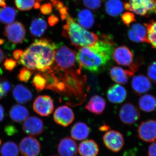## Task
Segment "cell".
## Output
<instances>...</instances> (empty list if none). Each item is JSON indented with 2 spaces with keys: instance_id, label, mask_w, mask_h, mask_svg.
<instances>
[{
  "instance_id": "cell-8",
  "label": "cell",
  "mask_w": 156,
  "mask_h": 156,
  "mask_svg": "<svg viewBox=\"0 0 156 156\" xmlns=\"http://www.w3.org/2000/svg\"><path fill=\"white\" fill-rule=\"evenodd\" d=\"M119 117L124 124L132 125L140 119V113L136 105L132 103H126L120 108Z\"/></svg>"
},
{
  "instance_id": "cell-22",
  "label": "cell",
  "mask_w": 156,
  "mask_h": 156,
  "mask_svg": "<svg viewBox=\"0 0 156 156\" xmlns=\"http://www.w3.org/2000/svg\"><path fill=\"white\" fill-rule=\"evenodd\" d=\"M14 99L18 103L25 104L30 101L33 98L30 90L22 84L16 85L12 92Z\"/></svg>"
},
{
  "instance_id": "cell-45",
  "label": "cell",
  "mask_w": 156,
  "mask_h": 156,
  "mask_svg": "<svg viewBox=\"0 0 156 156\" xmlns=\"http://www.w3.org/2000/svg\"><path fill=\"white\" fill-rule=\"evenodd\" d=\"M59 21V19L58 17H56L55 15L52 14L50 15L48 18V23L50 26L53 27L56 25L58 23Z\"/></svg>"
},
{
  "instance_id": "cell-23",
  "label": "cell",
  "mask_w": 156,
  "mask_h": 156,
  "mask_svg": "<svg viewBox=\"0 0 156 156\" xmlns=\"http://www.w3.org/2000/svg\"><path fill=\"white\" fill-rule=\"evenodd\" d=\"M90 132V128L87 124L79 122L76 123L72 127L71 136L74 140H83L89 136Z\"/></svg>"
},
{
  "instance_id": "cell-11",
  "label": "cell",
  "mask_w": 156,
  "mask_h": 156,
  "mask_svg": "<svg viewBox=\"0 0 156 156\" xmlns=\"http://www.w3.org/2000/svg\"><path fill=\"white\" fill-rule=\"evenodd\" d=\"M19 151L23 156H38L41 151L38 140L34 136L24 137L19 144Z\"/></svg>"
},
{
  "instance_id": "cell-20",
  "label": "cell",
  "mask_w": 156,
  "mask_h": 156,
  "mask_svg": "<svg viewBox=\"0 0 156 156\" xmlns=\"http://www.w3.org/2000/svg\"><path fill=\"white\" fill-rule=\"evenodd\" d=\"M78 151L81 156H97L99 152V147L93 140H85L79 144Z\"/></svg>"
},
{
  "instance_id": "cell-29",
  "label": "cell",
  "mask_w": 156,
  "mask_h": 156,
  "mask_svg": "<svg viewBox=\"0 0 156 156\" xmlns=\"http://www.w3.org/2000/svg\"><path fill=\"white\" fill-rule=\"evenodd\" d=\"M17 14V11L13 7L0 8V21L4 24H11L15 20Z\"/></svg>"
},
{
  "instance_id": "cell-19",
  "label": "cell",
  "mask_w": 156,
  "mask_h": 156,
  "mask_svg": "<svg viewBox=\"0 0 156 156\" xmlns=\"http://www.w3.org/2000/svg\"><path fill=\"white\" fill-rule=\"evenodd\" d=\"M128 36L131 41L136 43H147V30L140 23L133 24L128 30Z\"/></svg>"
},
{
  "instance_id": "cell-12",
  "label": "cell",
  "mask_w": 156,
  "mask_h": 156,
  "mask_svg": "<svg viewBox=\"0 0 156 156\" xmlns=\"http://www.w3.org/2000/svg\"><path fill=\"white\" fill-rule=\"evenodd\" d=\"M112 58L119 65L130 67L134 62L133 52L126 46L117 47L114 50Z\"/></svg>"
},
{
  "instance_id": "cell-10",
  "label": "cell",
  "mask_w": 156,
  "mask_h": 156,
  "mask_svg": "<svg viewBox=\"0 0 156 156\" xmlns=\"http://www.w3.org/2000/svg\"><path fill=\"white\" fill-rule=\"evenodd\" d=\"M34 111L43 117H48L52 113L54 109L53 99L49 96L41 95L38 96L34 101Z\"/></svg>"
},
{
  "instance_id": "cell-47",
  "label": "cell",
  "mask_w": 156,
  "mask_h": 156,
  "mask_svg": "<svg viewBox=\"0 0 156 156\" xmlns=\"http://www.w3.org/2000/svg\"><path fill=\"white\" fill-rule=\"evenodd\" d=\"M99 130L100 131H103V132H107V131L110 130V128L108 126L103 125L99 128Z\"/></svg>"
},
{
  "instance_id": "cell-27",
  "label": "cell",
  "mask_w": 156,
  "mask_h": 156,
  "mask_svg": "<svg viewBox=\"0 0 156 156\" xmlns=\"http://www.w3.org/2000/svg\"><path fill=\"white\" fill-rule=\"evenodd\" d=\"M138 104L143 111L151 112L155 109L156 98L151 94H145L139 98Z\"/></svg>"
},
{
  "instance_id": "cell-30",
  "label": "cell",
  "mask_w": 156,
  "mask_h": 156,
  "mask_svg": "<svg viewBox=\"0 0 156 156\" xmlns=\"http://www.w3.org/2000/svg\"><path fill=\"white\" fill-rule=\"evenodd\" d=\"M19 154V147L13 141L5 143L0 149L1 156H18Z\"/></svg>"
},
{
  "instance_id": "cell-26",
  "label": "cell",
  "mask_w": 156,
  "mask_h": 156,
  "mask_svg": "<svg viewBox=\"0 0 156 156\" xmlns=\"http://www.w3.org/2000/svg\"><path fill=\"white\" fill-rule=\"evenodd\" d=\"M77 20L80 25L87 29L92 28L95 22L93 14L88 9H83L78 13Z\"/></svg>"
},
{
  "instance_id": "cell-48",
  "label": "cell",
  "mask_w": 156,
  "mask_h": 156,
  "mask_svg": "<svg viewBox=\"0 0 156 156\" xmlns=\"http://www.w3.org/2000/svg\"><path fill=\"white\" fill-rule=\"evenodd\" d=\"M5 58V55L3 50L0 48V63H2V62L4 60Z\"/></svg>"
},
{
  "instance_id": "cell-31",
  "label": "cell",
  "mask_w": 156,
  "mask_h": 156,
  "mask_svg": "<svg viewBox=\"0 0 156 156\" xmlns=\"http://www.w3.org/2000/svg\"><path fill=\"white\" fill-rule=\"evenodd\" d=\"M147 30V43L156 50V20H151L144 24Z\"/></svg>"
},
{
  "instance_id": "cell-50",
  "label": "cell",
  "mask_w": 156,
  "mask_h": 156,
  "mask_svg": "<svg viewBox=\"0 0 156 156\" xmlns=\"http://www.w3.org/2000/svg\"><path fill=\"white\" fill-rule=\"evenodd\" d=\"M40 8V3L37 2L35 4L34 6V8L35 9H38Z\"/></svg>"
},
{
  "instance_id": "cell-28",
  "label": "cell",
  "mask_w": 156,
  "mask_h": 156,
  "mask_svg": "<svg viewBox=\"0 0 156 156\" xmlns=\"http://www.w3.org/2000/svg\"><path fill=\"white\" fill-rule=\"evenodd\" d=\"M105 9L110 16L116 17L123 12L124 6L121 0H108L105 3Z\"/></svg>"
},
{
  "instance_id": "cell-21",
  "label": "cell",
  "mask_w": 156,
  "mask_h": 156,
  "mask_svg": "<svg viewBox=\"0 0 156 156\" xmlns=\"http://www.w3.org/2000/svg\"><path fill=\"white\" fill-rule=\"evenodd\" d=\"M106 107V102L103 98L100 95H95L92 96L85 108L88 111L96 115H100L103 113Z\"/></svg>"
},
{
  "instance_id": "cell-4",
  "label": "cell",
  "mask_w": 156,
  "mask_h": 156,
  "mask_svg": "<svg viewBox=\"0 0 156 156\" xmlns=\"http://www.w3.org/2000/svg\"><path fill=\"white\" fill-rule=\"evenodd\" d=\"M63 26L62 35L69 39L72 44L78 50L94 44L99 39L97 34L90 32L79 25L69 14Z\"/></svg>"
},
{
  "instance_id": "cell-9",
  "label": "cell",
  "mask_w": 156,
  "mask_h": 156,
  "mask_svg": "<svg viewBox=\"0 0 156 156\" xmlns=\"http://www.w3.org/2000/svg\"><path fill=\"white\" fill-rule=\"evenodd\" d=\"M137 136L146 142H153L156 140V121L150 119L144 121L137 129Z\"/></svg>"
},
{
  "instance_id": "cell-35",
  "label": "cell",
  "mask_w": 156,
  "mask_h": 156,
  "mask_svg": "<svg viewBox=\"0 0 156 156\" xmlns=\"http://www.w3.org/2000/svg\"><path fill=\"white\" fill-rule=\"evenodd\" d=\"M148 78L152 82L156 84V61H154L149 64L147 67Z\"/></svg>"
},
{
  "instance_id": "cell-17",
  "label": "cell",
  "mask_w": 156,
  "mask_h": 156,
  "mask_svg": "<svg viewBox=\"0 0 156 156\" xmlns=\"http://www.w3.org/2000/svg\"><path fill=\"white\" fill-rule=\"evenodd\" d=\"M107 95L109 101L111 103H122L127 98V90L119 84H114L108 88Z\"/></svg>"
},
{
  "instance_id": "cell-53",
  "label": "cell",
  "mask_w": 156,
  "mask_h": 156,
  "mask_svg": "<svg viewBox=\"0 0 156 156\" xmlns=\"http://www.w3.org/2000/svg\"><path fill=\"white\" fill-rule=\"evenodd\" d=\"M0 84H1V80H0Z\"/></svg>"
},
{
  "instance_id": "cell-33",
  "label": "cell",
  "mask_w": 156,
  "mask_h": 156,
  "mask_svg": "<svg viewBox=\"0 0 156 156\" xmlns=\"http://www.w3.org/2000/svg\"><path fill=\"white\" fill-rule=\"evenodd\" d=\"M36 0H15V5L18 10L21 11H29L34 8Z\"/></svg>"
},
{
  "instance_id": "cell-2",
  "label": "cell",
  "mask_w": 156,
  "mask_h": 156,
  "mask_svg": "<svg viewBox=\"0 0 156 156\" xmlns=\"http://www.w3.org/2000/svg\"><path fill=\"white\" fill-rule=\"evenodd\" d=\"M114 45L112 39L103 35L94 44L79 49L76 54L79 69L92 73L103 71L112 58Z\"/></svg>"
},
{
  "instance_id": "cell-38",
  "label": "cell",
  "mask_w": 156,
  "mask_h": 156,
  "mask_svg": "<svg viewBox=\"0 0 156 156\" xmlns=\"http://www.w3.org/2000/svg\"><path fill=\"white\" fill-rule=\"evenodd\" d=\"M122 21L127 26H129L132 23L136 21L135 16L133 13L127 12L123 14L122 16Z\"/></svg>"
},
{
  "instance_id": "cell-40",
  "label": "cell",
  "mask_w": 156,
  "mask_h": 156,
  "mask_svg": "<svg viewBox=\"0 0 156 156\" xmlns=\"http://www.w3.org/2000/svg\"><path fill=\"white\" fill-rule=\"evenodd\" d=\"M52 11V5L50 3H46L42 5L41 7V11L42 14L48 15Z\"/></svg>"
},
{
  "instance_id": "cell-54",
  "label": "cell",
  "mask_w": 156,
  "mask_h": 156,
  "mask_svg": "<svg viewBox=\"0 0 156 156\" xmlns=\"http://www.w3.org/2000/svg\"></svg>"
},
{
  "instance_id": "cell-46",
  "label": "cell",
  "mask_w": 156,
  "mask_h": 156,
  "mask_svg": "<svg viewBox=\"0 0 156 156\" xmlns=\"http://www.w3.org/2000/svg\"><path fill=\"white\" fill-rule=\"evenodd\" d=\"M5 117V110L2 105L0 104V122H2Z\"/></svg>"
},
{
  "instance_id": "cell-52",
  "label": "cell",
  "mask_w": 156,
  "mask_h": 156,
  "mask_svg": "<svg viewBox=\"0 0 156 156\" xmlns=\"http://www.w3.org/2000/svg\"><path fill=\"white\" fill-rule=\"evenodd\" d=\"M2 140H1V139H0V146H1V144H2Z\"/></svg>"
},
{
  "instance_id": "cell-43",
  "label": "cell",
  "mask_w": 156,
  "mask_h": 156,
  "mask_svg": "<svg viewBox=\"0 0 156 156\" xmlns=\"http://www.w3.org/2000/svg\"><path fill=\"white\" fill-rule=\"evenodd\" d=\"M50 1L52 2V5H53V6L58 11L65 7L62 2L59 0H50Z\"/></svg>"
},
{
  "instance_id": "cell-1",
  "label": "cell",
  "mask_w": 156,
  "mask_h": 156,
  "mask_svg": "<svg viewBox=\"0 0 156 156\" xmlns=\"http://www.w3.org/2000/svg\"><path fill=\"white\" fill-rule=\"evenodd\" d=\"M47 81L46 89H50L82 101L86 97V77L80 76L81 70L76 66L70 67H58L53 63L50 69L42 73Z\"/></svg>"
},
{
  "instance_id": "cell-39",
  "label": "cell",
  "mask_w": 156,
  "mask_h": 156,
  "mask_svg": "<svg viewBox=\"0 0 156 156\" xmlns=\"http://www.w3.org/2000/svg\"><path fill=\"white\" fill-rule=\"evenodd\" d=\"M17 62L12 58H7L4 63L5 69L9 71H12L17 66Z\"/></svg>"
},
{
  "instance_id": "cell-51",
  "label": "cell",
  "mask_w": 156,
  "mask_h": 156,
  "mask_svg": "<svg viewBox=\"0 0 156 156\" xmlns=\"http://www.w3.org/2000/svg\"><path fill=\"white\" fill-rule=\"evenodd\" d=\"M5 40L4 39L0 38V45H3L5 43Z\"/></svg>"
},
{
  "instance_id": "cell-13",
  "label": "cell",
  "mask_w": 156,
  "mask_h": 156,
  "mask_svg": "<svg viewBox=\"0 0 156 156\" xmlns=\"http://www.w3.org/2000/svg\"><path fill=\"white\" fill-rule=\"evenodd\" d=\"M75 119V115L69 107L62 105L56 109L53 114L54 122L58 124L66 127L71 124Z\"/></svg>"
},
{
  "instance_id": "cell-44",
  "label": "cell",
  "mask_w": 156,
  "mask_h": 156,
  "mask_svg": "<svg viewBox=\"0 0 156 156\" xmlns=\"http://www.w3.org/2000/svg\"><path fill=\"white\" fill-rule=\"evenodd\" d=\"M23 53V50H21V49H17V50H14L13 53V56L14 59L16 61H19L20 59L22 57Z\"/></svg>"
},
{
  "instance_id": "cell-36",
  "label": "cell",
  "mask_w": 156,
  "mask_h": 156,
  "mask_svg": "<svg viewBox=\"0 0 156 156\" xmlns=\"http://www.w3.org/2000/svg\"><path fill=\"white\" fill-rule=\"evenodd\" d=\"M11 88V84L7 80L3 79L1 80L0 84V95L3 97L7 96Z\"/></svg>"
},
{
  "instance_id": "cell-18",
  "label": "cell",
  "mask_w": 156,
  "mask_h": 156,
  "mask_svg": "<svg viewBox=\"0 0 156 156\" xmlns=\"http://www.w3.org/2000/svg\"><path fill=\"white\" fill-rule=\"evenodd\" d=\"M134 73L130 69H124L119 66H113L110 70V75L113 81L118 84L125 85Z\"/></svg>"
},
{
  "instance_id": "cell-41",
  "label": "cell",
  "mask_w": 156,
  "mask_h": 156,
  "mask_svg": "<svg viewBox=\"0 0 156 156\" xmlns=\"http://www.w3.org/2000/svg\"><path fill=\"white\" fill-rule=\"evenodd\" d=\"M5 131L6 134L9 136H13L17 132L16 128L12 125H8L6 126L5 128Z\"/></svg>"
},
{
  "instance_id": "cell-3",
  "label": "cell",
  "mask_w": 156,
  "mask_h": 156,
  "mask_svg": "<svg viewBox=\"0 0 156 156\" xmlns=\"http://www.w3.org/2000/svg\"><path fill=\"white\" fill-rule=\"evenodd\" d=\"M57 48L50 39H37L23 51L18 63L33 71L44 73L54 63Z\"/></svg>"
},
{
  "instance_id": "cell-15",
  "label": "cell",
  "mask_w": 156,
  "mask_h": 156,
  "mask_svg": "<svg viewBox=\"0 0 156 156\" xmlns=\"http://www.w3.org/2000/svg\"><path fill=\"white\" fill-rule=\"evenodd\" d=\"M152 84L148 78L144 75H138L133 77L131 81V88L137 95L145 94L151 89Z\"/></svg>"
},
{
  "instance_id": "cell-14",
  "label": "cell",
  "mask_w": 156,
  "mask_h": 156,
  "mask_svg": "<svg viewBox=\"0 0 156 156\" xmlns=\"http://www.w3.org/2000/svg\"><path fill=\"white\" fill-rule=\"evenodd\" d=\"M22 129L23 132L30 136H39L43 133L44 123L38 117H28L23 121Z\"/></svg>"
},
{
  "instance_id": "cell-34",
  "label": "cell",
  "mask_w": 156,
  "mask_h": 156,
  "mask_svg": "<svg viewBox=\"0 0 156 156\" xmlns=\"http://www.w3.org/2000/svg\"><path fill=\"white\" fill-rule=\"evenodd\" d=\"M34 71L28 69L27 68L23 67L20 70L17 78L20 81L24 83H27L30 80Z\"/></svg>"
},
{
  "instance_id": "cell-24",
  "label": "cell",
  "mask_w": 156,
  "mask_h": 156,
  "mask_svg": "<svg viewBox=\"0 0 156 156\" xmlns=\"http://www.w3.org/2000/svg\"><path fill=\"white\" fill-rule=\"evenodd\" d=\"M11 119L15 122L20 123L25 121L29 115V112L25 107L17 104L11 107L9 112Z\"/></svg>"
},
{
  "instance_id": "cell-5",
  "label": "cell",
  "mask_w": 156,
  "mask_h": 156,
  "mask_svg": "<svg viewBox=\"0 0 156 156\" xmlns=\"http://www.w3.org/2000/svg\"><path fill=\"white\" fill-rule=\"evenodd\" d=\"M127 11H132L137 15L148 17L155 14V0H128L124 4Z\"/></svg>"
},
{
  "instance_id": "cell-25",
  "label": "cell",
  "mask_w": 156,
  "mask_h": 156,
  "mask_svg": "<svg viewBox=\"0 0 156 156\" xmlns=\"http://www.w3.org/2000/svg\"><path fill=\"white\" fill-rule=\"evenodd\" d=\"M48 28L46 20L41 17L34 18L31 23L30 30L32 35L40 37L44 34Z\"/></svg>"
},
{
  "instance_id": "cell-32",
  "label": "cell",
  "mask_w": 156,
  "mask_h": 156,
  "mask_svg": "<svg viewBox=\"0 0 156 156\" xmlns=\"http://www.w3.org/2000/svg\"><path fill=\"white\" fill-rule=\"evenodd\" d=\"M32 83L37 92H41L46 89L47 81L42 73H38L35 74L33 79Z\"/></svg>"
},
{
  "instance_id": "cell-42",
  "label": "cell",
  "mask_w": 156,
  "mask_h": 156,
  "mask_svg": "<svg viewBox=\"0 0 156 156\" xmlns=\"http://www.w3.org/2000/svg\"><path fill=\"white\" fill-rule=\"evenodd\" d=\"M148 156H156V141L153 142L148 148Z\"/></svg>"
},
{
  "instance_id": "cell-37",
  "label": "cell",
  "mask_w": 156,
  "mask_h": 156,
  "mask_svg": "<svg viewBox=\"0 0 156 156\" xmlns=\"http://www.w3.org/2000/svg\"><path fill=\"white\" fill-rule=\"evenodd\" d=\"M84 5L89 9L96 10L101 5L102 0H83Z\"/></svg>"
},
{
  "instance_id": "cell-49",
  "label": "cell",
  "mask_w": 156,
  "mask_h": 156,
  "mask_svg": "<svg viewBox=\"0 0 156 156\" xmlns=\"http://www.w3.org/2000/svg\"><path fill=\"white\" fill-rule=\"evenodd\" d=\"M5 0H0V7L4 8L6 6Z\"/></svg>"
},
{
  "instance_id": "cell-16",
  "label": "cell",
  "mask_w": 156,
  "mask_h": 156,
  "mask_svg": "<svg viewBox=\"0 0 156 156\" xmlns=\"http://www.w3.org/2000/svg\"><path fill=\"white\" fill-rule=\"evenodd\" d=\"M78 147L75 140L69 137L62 138L58 145V153L60 156H76Z\"/></svg>"
},
{
  "instance_id": "cell-6",
  "label": "cell",
  "mask_w": 156,
  "mask_h": 156,
  "mask_svg": "<svg viewBox=\"0 0 156 156\" xmlns=\"http://www.w3.org/2000/svg\"><path fill=\"white\" fill-rule=\"evenodd\" d=\"M4 34L9 41L17 44H21L24 41L26 30L21 22L15 21L6 26Z\"/></svg>"
},
{
  "instance_id": "cell-7",
  "label": "cell",
  "mask_w": 156,
  "mask_h": 156,
  "mask_svg": "<svg viewBox=\"0 0 156 156\" xmlns=\"http://www.w3.org/2000/svg\"><path fill=\"white\" fill-rule=\"evenodd\" d=\"M102 140L106 147L113 152H119L125 144L123 134L116 130L107 131L103 135Z\"/></svg>"
}]
</instances>
